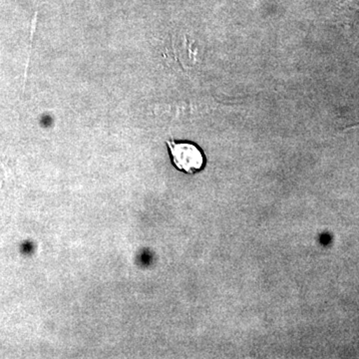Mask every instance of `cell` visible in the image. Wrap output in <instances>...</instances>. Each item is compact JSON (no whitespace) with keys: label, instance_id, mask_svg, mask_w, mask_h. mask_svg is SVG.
<instances>
[{"label":"cell","instance_id":"6da1fadb","mask_svg":"<svg viewBox=\"0 0 359 359\" xmlns=\"http://www.w3.org/2000/svg\"><path fill=\"white\" fill-rule=\"evenodd\" d=\"M172 165L187 175L200 173L207 165V158L203 149L192 141H166Z\"/></svg>","mask_w":359,"mask_h":359}]
</instances>
